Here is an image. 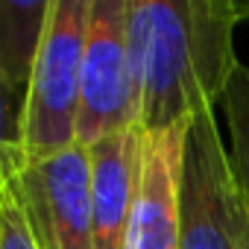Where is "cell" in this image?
I'll use <instances>...</instances> for the list:
<instances>
[{"label": "cell", "instance_id": "cell-1", "mask_svg": "<svg viewBox=\"0 0 249 249\" xmlns=\"http://www.w3.org/2000/svg\"><path fill=\"white\" fill-rule=\"evenodd\" d=\"M249 18L240 0H129V59L141 132L182 129L223 103L240 65L234 33Z\"/></svg>", "mask_w": 249, "mask_h": 249}, {"label": "cell", "instance_id": "cell-2", "mask_svg": "<svg viewBox=\"0 0 249 249\" xmlns=\"http://www.w3.org/2000/svg\"><path fill=\"white\" fill-rule=\"evenodd\" d=\"M91 0H53L47 33L24 94L21 141L12 164H30L76 147L79 76Z\"/></svg>", "mask_w": 249, "mask_h": 249}, {"label": "cell", "instance_id": "cell-3", "mask_svg": "<svg viewBox=\"0 0 249 249\" xmlns=\"http://www.w3.org/2000/svg\"><path fill=\"white\" fill-rule=\"evenodd\" d=\"M179 249H249V205L234 176L217 108L199 111L185 129Z\"/></svg>", "mask_w": 249, "mask_h": 249}, {"label": "cell", "instance_id": "cell-4", "mask_svg": "<svg viewBox=\"0 0 249 249\" xmlns=\"http://www.w3.org/2000/svg\"><path fill=\"white\" fill-rule=\"evenodd\" d=\"M129 0H91L79 76L76 144L138 129V88L129 59Z\"/></svg>", "mask_w": 249, "mask_h": 249}, {"label": "cell", "instance_id": "cell-5", "mask_svg": "<svg viewBox=\"0 0 249 249\" xmlns=\"http://www.w3.org/2000/svg\"><path fill=\"white\" fill-rule=\"evenodd\" d=\"M6 173L38 249H94L88 147L76 144L30 164L9 159Z\"/></svg>", "mask_w": 249, "mask_h": 249}, {"label": "cell", "instance_id": "cell-6", "mask_svg": "<svg viewBox=\"0 0 249 249\" xmlns=\"http://www.w3.org/2000/svg\"><path fill=\"white\" fill-rule=\"evenodd\" d=\"M185 129L144 132L126 249H179V170Z\"/></svg>", "mask_w": 249, "mask_h": 249}, {"label": "cell", "instance_id": "cell-7", "mask_svg": "<svg viewBox=\"0 0 249 249\" xmlns=\"http://www.w3.org/2000/svg\"><path fill=\"white\" fill-rule=\"evenodd\" d=\"M141 144L144 132L138 126L88 147L94 249H126L141 176Z\"/></svg>", "mask_w": 249, "mask_h": 249}, {"label": "cell", "instance_id": "cell-8", "mask_svg": "<svg viewBox=\"0 0 249 249\" xmlns=\"http://www.w3.org/2000/svg\"><path fill=\"white\" fill-rule=\"evenodd\" d=\"M53 0H0V76L27 94Z\"/></svg>", "mask_w": 249, "mask_h": 249}, {"label": "cell", "instance_id": "cell-9", "mask_svg": "<svg viewBox=\"0 0 249 249\" xmlns=\"http://www.w3.org/2000/svg\"><path fill=\"white\" fill-rule=\"evenodd\" d=\"M226 123V144L234 164V176L240 182L243 199L249 205V65L240 62L220 103Z\"/></svg>", "mask_w": 249, "mask_h": 249}, {"label": "cell", "instance_id": "cell-10", "mask_svg": "<svg viewBox=\"0 0 249 249\" xmlns=\"http://www.w3.org/2000/svg\"><path fill=\"white\" fill-rule=\"evenodd\" d=\"M21 108L24 97L0 76V194L6 188V167L21 141Z\"/></svg>", "mask_w": 249, "mask_h": 249}, {"label": "cell", "instance_id": "cell-11", "mask_svg": "<svg viewBox=\"0 0 249 249\" xmlns=\"http://www.w3.org/2000/svg\"><path fill=\"white\" fill-rule=\"evenodd\" d=\"M0 249H38L27 226V214L15 194V185L9 182V173H6V188L0 194Z\"/></svg>", "mask_w": 249, "mask_h": 249}]
</instances>
